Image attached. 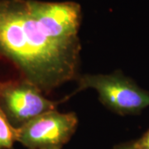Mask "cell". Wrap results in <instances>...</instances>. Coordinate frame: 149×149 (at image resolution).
<instances>
[{
  "mask_svg": "<svg viewBox=\"0 0 149 149\" xmlns=\"http://www.w3.org/2000/svg\"><path fill=\"white\" fill-rule=\"evenodd\" d=\"M62 101L48 100L40 89L24 79L0 81V108L16 128L45 112L56 109Z\"/></svg>",
  "mask_w": 149,
  "mask_h": 149,
  "instance_id": "cell-4",
  "label": "cell"
},
{
  "mask_svg": "<svg viewBox=\"0 0 149 149\" xmlns=\"http://www.w3.org/2000/svg\"><path fill=\"white\" fill-rule=\"evenodd\" d=\"M17 137V129L11 124L0 108V149H12Z\"/></svg>",
  "mask_w": 149,
  "mask_h": 149,
  "instance_id": "cell-5",
  "label": "cell"
},
{
  "mask_svg": "<svg viewBox=\"0 0 149 149\" xmlns=\"http://www.w3.org/2000/svg\"><path fill=\"white\" fill-rule=\"evenodd\" d=\"M113 149H138V148L135 147L133 141H131V142L123 143L116 145V146H115V147H114Z\"/></svg>",
  "mask_w": 149,
  "mask_h": 149,
  "instance_id": "cell-7",
  "label": "cell"
},
{
  "mask_svg": "<svg viewBox=\"0 0 149 149\" xmlns=\"http://www.w3.org/2000/svg\"><path fill=\"white\" fill-rule=\"evenodd\" d=\"M77 125L74 112L50 110L17 128V141L28 149H61L70 140Z\"/></svg>",
  "mask_w": 149,
  "mask_h": 149,
  "instance_id": "cell-3",
  "label": "cell"
},
{
  "mask_svg": "<svg viewBox=\"0 0 149 149\" xmlns=\"http://www.w3.org/2000/svg\"><path fill=\"white\" fill-rule=\"evenodd\" d=\"M81 21L75 2L0 0V56L49 94L78 78Z\"/></svg>",
  "mask_w": 149,
  "mask_h": 149,
  "instance_id": "cell-1",
  "label": "cell"
},
{
  "mask_svg": "<svg viewBox=\"0 0 149 149\" xmlns=\"http://www.w3.org/2000/svg\"><path fill=\"white\" fill-rule=\"evenodd\" d=\"M138 149H149V129L138 140L133 141Z\"/></svg>",
  "mask_w": 149,
  "mask_h": 149,
  "instance_id": "cell-6",
  "label": "cell"
},
{
  "mask_svg": "<svg viewBox=\"0 0 149 149\" xmlns=\"http://www.w3.org/2000/svg\"><path fill=\"white\" fill-rule=\"evenodd\" d=\"M77 79L79 87L74 93L95 89L102 104L117 114H139L149 106L148 91L120 70L108 74H83Z\"/></svg>",
  "mask_w": 149,
  "mask_h": 149,
  "instance_id": "cell-2",
  "label": "cell"
}]
</instances>
